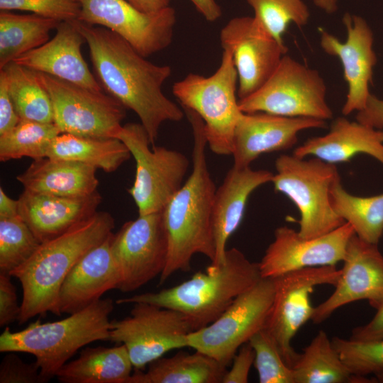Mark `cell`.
<instances>
[{
    "label": "cell",
    "mask_w": 383,
    "mask_h": 383,
    "mask_svg": "<svg viewBox=\"0 0 383 383\" xmlns=\"http://www.w3.org/2000/svg\"><path fill=\"white\" fill-rule=\"evenodd\" d=\"M78 24L101 84L111 96L137 114L150 144L155 145L161 125L166 121H179L184 116V110L162 91L163 84L171 75V67L147 60L126 40L106 28L79 20Z\"/></svg>",
    "instance_id": "6da1fadb"
},
{
    "label": "cell",
    "mask_w": 383,
    "mask_h": 383,
    "mask_svg": "<svg viewBox=\"0 0 383 383\" xmlns=\"http://www.w3.org/2000/svg\"><path fill=\"white\" fill-rule=\"evenodd\" d=\"M183 110L193 132V166L185 183L162 211L168 253L165 267L160 275V285L178 271H189L194 255L202 254L212 262L216 253L212 210L216 188L206 160L204 122L194 111L186 108Z\"/></svg>",
    "instance_id": "7a4b0ae2"
},
{
    "label": "cell",
    "mask_w": 383,
    "mask_h": 383,
    "mask_svg": "<svg viewBox=\"0 0 383 383\" xmlns=\"http://www.w3.org/2000/svg\"><path fill=\"white\" fill-rule=\"evenodd\" d=\"M115 222L105 211H96L61 235L40 243L30 258L10 274L18 279L23 299L20 325L37 315H59L60 289L73 267L111 233Z\"/></svg>",
    "instance_id": "3957f363"
},
{
    "label": "cell",
    "mask_w": 383,
    "mask_h": 383,
    "mask_svg": "<svg viewBox=\"0 0 383 383\" xmlns=\"http://www.w3.org/2000/svg\"><path fill=\"white\" fill-rule=\"evenodd\" d=\"M262 279L258 262L236 248L227 249L222 265H209L189 279L157 292L119 299L118 304L145 302L183 313L192 331L218 318L236 297Z\"/></svg>",
    "instance_id": "277c9868"
},
{
    "label": "cell",
    "mask_w": 383,
    "mask_h": 383,
    "mask_svg": "<svg viewBox=\"0 0 383 383\" xmlns=\"http://www.w3.org/2000/svg\"><path fill=\"white\" fill-rule=\"evenodd\" d=\"M113 309L111 299H100L60 321L41 323L38 319L17 332L6 327L0 335V352L33 355L43 382H48L80 348L109 340Z\"/></svg>",
    "instance_id": "5b68a950"
},
{
    "label": "cell",
    "mask_w": 383,
    "mask_h": 383,
    "mask_svg": "<svg viewBox=\"0 0 383 383\" xmlns=\"http://www.w3.org/2000/svg\"><path fill=\"white\" fill-rule=\"evenodd\" d=\"M237 89L238 74L227 49H223L221 64L212 75L189 73L172 86V93L182 108L194 111L202 119L207 145L217 155L233 153L234 131L242 113Z\"/></svg>",
    "instance_id": "8992f818"
},
{
    "label": "cell",
    "mask_w": 383,
    "mask_h": 383,
    "mask_svg": "<svg viewBox=\"0 0 383 383\" xmlns=\"http://www.w3.org/2000/svg\"><path fill=\"white\" fill-rule=\"evenodd\" d=\"M275 170L271 182L276 192L286 195L296 206L301 238L323 235L345 223L331 201V186L340 177L335 165L314 157L306 160L284 154L276 160Z\"/></svg>",
    "instance_id": "52a82bcc"
},
{
    "label": "cell",
    "mask_w": 383,
    "mask_h": 383,
    "mask_svg": "<svg viewBox=\"0 0 383 383\" xmlns=\"http://www.w3.org/2000/svg\"><path fill=\"white\" fill-rule=\"evenodd\" d=\"M326 85L320 73L286 54L256 91L238 99L244 113L264 112L287 117L327 121L333 111L326 101Z\"/></svg>",
    "instance_id": "ba28073f"
},
{
    "label": "cell",
    "mask_w": 383,
    "mask_h": 383,
    "mask_svg": "<svg viewBox=\"0 0 383 383\" xmlns=\"http://www.w3.org/2000/svg\"><path fill=\"white\" fill-rule=\"evenodd\" d=\"M116 138L126 145L135 161V180L128 192L139 215L162 211L183 184L189 160L177 150L155 145L150 148L141 123L123 125Z\"/></svg>",
    "instance_id": "9c48e42d"
},
{
    "label": "cell",
    "mask_w": 383,
    "mask_h": 383,
    "mask_svg": "<svg viewBox=\"0 0 383 383\" xmlns=\"http://www.w3.org/2000/svg\"><path fill=\"white\" fill-rule=\"evenodd\" d=\"M272 278L240 294L213 322L187 335L188 347L227 367L239 348L264 328L274 297Z\"/></svg>",
    "instance_id": "30bf717a"
},
{
    "label": "cell",
    "mask_w": 383,
    "mask_h": 383,
    "mask_svg": "<svg viewBox=\"0 0 383 383\" xmlns=\"http://www.w3.org/2000/svg\"><path fill=\"white\" fill-rule=\"evenodd\" d=\"M53 108L54 123L61 133L92 138H116L126 107L101 91L37 72Z\"/></svg>",
    "instance_id": "8fae6325"
},
{
    "label": "cell",
    "mask_w": 383,
    "mask_h": 383,
    "mask_svg": "<svg viewBox=\"0 0 383 383\" xmlns=\"http://www.w3.org/2000/svg\"><path fill=\"white\" fill-rule=\"evenodd\" d=\"M192 331L181 312L145 302L133 303L130 316L111 321L109 340L123 344L134 370L145 367L167 352L188 347Z\"/></svg>",
    "instance_id": "7c38bea8"
},
{
    "label": "cell",
    "mask_w": 383,
    "mask_h": 383,
    "mask_svg": "<svg viewBox=\"0 0 383 383\" xmlns=\"http://www.w3.org/2000/svg\"><path fill=\"white\" fill-rule=\"evenodd\" d=\"M340 270L335 265L301 269L273 279L274 297L264 329L274 340L286 363L293 367L299 353L292 345L299 329L311 319L310 294L318 285L335 286Z\"/></svg>",
    "instance_id": "4fadbf2b"
},
{
    "label": "cell",
    "mask_w": 383,
    "mask_h": 383,
    "mask_svg": "<svg viewBox=\"0 0 383 383\" xmlns=\"http://www.w3.org/2000/svg\"><path fill=\"white\" fill-rule=\"evenodd\" d=\"M111 252L121 275L118 289L133 292L163 272L168 242L162 211L139 215L113 235Z\"/></svg>",
    "instance_id": "5bb4252c"
},
{
    "label": "cell",
    "mask_w": 383,
    "mask_h": 383,
    "mask_svg": "<svg viewBox=\"0 0 383 383\" xmlns=\"http://www.w3.org/2000/svg\"><path fill=\"white\" fill-rule=\"evenodd\" d=\"M79 1L78 20L111 30L145 57L165 49L172 41L176 13L170 6L146 13L126 0Z\"/></svg>",
    "instance_id": "9a60e30c"
},
{
    "label": "cell",
    "mask_w": 383,
    "mask_h": 383,
    "mask_svg": "<svg viewBox=\"0 0 383 383\" xmlns=\"http://www.w3.org/2000/svg\"><path fill=\"white\" fill-rule=\"evenodd\" d=\"M220 42L233 56L238 99L260 89L288 51L285 43H279L254 16L231 19L220 32Z\"/></svg>",
    "instance_id": "2e32d148"
},
{
    "label": "cell",
    "mask_w": 383,
    "mask_h": 383,
    "mask_svg": "<svg viewBox=\"0 0 383 383\" xmlns=\"http://www.w3.org/2000/svg\"><path fill=\"white\" fill-rule=\"evenodd\" d=\"M355 234L352 226H342L323 235L301 238L298 231L284 226L276 228L274 240L259 264L262 278H274L307 267L335 265L343 260L348 243Z\"/></svg>",
    "instance_id": "e0dca14e"
},
{
    "label": "cell",
    "mask_w": 383,
    "mask_h": 383,
    "mask_svg": "<svg viewBox=\"0 0 383 383\" xmlns=\"http://www.w3.org/2000/svg\"><path fill=\"white\" fill-rule=\"evenodd\" d=\"M343 23L347 33L345 41H340L323 28L318 31L322 50L327 55L338 57L341 62L348 88L342 113L348 116L366 106L371 94L369 88L377 57L373 48V33L367 21L361 16L345 13Z\"/></svg>",
    "instance_id": "ac0fdd59"
},
{
    "label": "cell",
    "mask_w": 383,
    "mask_h": 383,
    "mask_svg": "<svg viewBox=\"0 0 383 383\" xmlns=\"http://www.w3.org/2000/svg\"><path fill=\"white\" fill-rule=\"evenodd\" d=\"M335 289L314 308L311 321L319 324L338 309L360 300L370 302L383 294V255L376 244L354 234L350 239Z\"/></svg>",
    "instance_id": "d6986e66"
},
{
    "label": "cell",
    "mask_w": 383,
    "mask_h": 383,
    "mask_svg": "<svg viewBox=\"0 0 383 383\" xmlns=\"http://www.w3.org/2000/svg\"><path fill=\"white\" fill-rule=\"evenodd\" d=\"M326 127V121L312 118L242 112L234 131L233 166L250 167L262 154L293 147L299 132Z\"/></svg>",
    "instance_id": "ffe728a7"
},
{
    "label": "cell",
    "mask_w": 383,
    "mask_h": 383,
    "mask_svg": "<svg viewBox=\"0 0 383 383\" xmlns=\"http://www.w3.org/2000/svg\"><path fill=\"white\" fill-rule=\"evenodd\" d=\"M84 43L86 40L80 31L78 19L61 21L51 40L13 62L90 89L101 91L82 56L81 47Z\"/></svg>",
    "instance_id": "44dd1931"
},
{
    "label": "cell",
    "mask_w": 383,
    "mask_h": 383,
    "mask_svg": "<svg viewBox=\"0 0 383 383\" xmlns=\"http://www.w3.org/2000/svg\"><path fill=\"white\" fill-rule=\"evenodd\" d=\"M112 233L73 267L60 289L59 315L78 312L117 289L121 275L111 252Z\"/></svg>",
    "instance_id": "7402d4cb"
},
{
    "label": "cell",
    "mask_w": 383,
    "mask_h": 383,
    "mask_svg": "<svg viewBox=\"0 0 383 383\" xmlns=\"http://www.w3.org/2000/svg\"><path fill=\"white\" fill-rule=\"evenodd\" d=\"M273 173L250 167L233 166L221 186L216 189L212 227L215 245V258L211 266L223 264L228 238L239 227L250 194L260 186L271 182Z\"/></svg>",
    "instance_id": "603a6c76"
},
{
    "label": "cell",
    "mask_w": 383,
    "mask_h": 383,
    "mask_svg": "<svg viewBox=\"0 0 383 383\" xmlns=\"http://www.w3.org/2000/svg\"><path fill=\"white\" fill-rule=\"evenodd\" d=\"M18 200L20 216L42 243L95 213L101 196L98 192L70 198L23 190Z\"/></svg>",
    "instance_id": "cb8c5ba5"
},
{
    "label": "cell",
    "mask_w": 383,
    "mask_h": 383,
    "mask_svg": "<svg viewBox=\"0 0 383 383\" xmlns=\"http://www.w3.org/2000/svg\"><path fill=\"white\" fill-rule=\"evenodd\" d=\"M358 154L370 155L383 165V130L345 117L336 118L328 133L308 139L293 152L301 158L311 156L334 165Z\"/></svg>",
    "instance_id": "d4e9b609"
},
{
    "label": "cell",
    "mask_w": 383,
    "mask_h": 383,
    "mask_svg": "<svg viewBox=\"0 0 383 383\" xmlns=\"http://www.w3.org/2000/svg\"><path fill=\"white\" fill-rule=\"evenodd\" d=\"M96 170L82 162L45 157L33 160L16 179L28 192L82 198L98 192Z\"/></svg>",
    "instance_id": "484cf974"
},
{
    "label": "cell",
    "mask_w": 383,
    "mask_h": 383,
    "mask_svg": "<svg viewBox=\"0 0 383 383\" xmlns=\"http://www.w3.org/2000/svg\"><path fill=\"white\" fill-rule=\"evenodd\" d=\"M133 365L123 344L86 347L57 373L62 383H127Z\"/></svg>",
    "instance_id": "4316f807"
},
{
    "label": "cell",
    "mask_w": 383,
    "mask_h": 383,
    "mask_svg": "<svg viewBox=\"0 0 383 383\" xmlns=\"http://www.w3.org/2000/svg\"><path fill=\"white\" fill-rule=\"evenodd\" d=\"M226 370L204 353L180 352L155 360L145 372L134 370L127 383H221Z\"/></svg>",
    "instance_id": "83f0119b"
},
{
    "label": "cell",
    "mask_w": 383,
    "mask_h": 383,
    "mask_svg": "<svg viewBox=\"0 0 383 383\" xmlns=\"http://www.w3.org/2000/svg\"><path fill=\"white\" fill-rule=\"evenodd\" d=\"M131 154L116 138H92L61 133L50 144L47 157L82 162L106 172L116 171Z\"/></svg>",
    "instance_id": "f1b7e54d"
},
{
    "label": "cell",
    "mask_w": 383,
    "mask_h": 383,
    "mask_svg": "<svg viewBox=\"0 0 383 383\" xmlns=\"http://www.w3.org/2000/svg\"><path fill=\"white\" fill-rule=\"evenodd\" d=\"M292 369L294 383H368L375 380L353 374L323 331H319L299 354Z\"/></svg>",
    "instance_id": "f546056e"
},
{
    "label": "cell",
    "mask_w": 383,
    "mask_h": 383,
    "mask_svg": "<svg viewBox=\"0 0 383 383\" xmlns=\"http://www.w3.org/2000/svg\"><path fill=\"white\" fill-rule=\"evenodd\" d=\"M60 21L32 14L0 13V70L50 40Z\"/></svg>",
    "instance_id": "4dcf8cb0"
},
{
    "label": "cell",
    "mask_w": 383,
    "mask_h": 383,
    "mask_svg": "<svg viewBox=\"0 0 383 383\" xmlns=\"http://www.w3.org/2000/svg\"><path fill=\"white\" fill-rule=\"evenodd\" d=\"M330 193L335 212L352 226L355 234L378 245L383 235V193L371 196L351 194L343 188L340 177L332 184Z\"/></svg>",
    "instance_id": "1f68e13d"
},
{
    "label": "cell",
    "mask_w": 383,
    "mask_h": 383,
    "mask_svg": "<svg viewBox=\"0 0 383 383\" xmlns=\"http://www.w3.org/2000/svg\"><path fill=\"white\" fill-rule=\"evenodd\" d=\"M1 70L6 74L9 91L21 120L54 123L52 101L38 72L13 62Z\"/></svg>",
    "instance_id": "d6a6232c"
},
{
    "label": "cell",
    "mask_w": 383,
    "mask_h": 383,
    "mask_svg": "<svg viewBox=\"0 0 383 383\" xmlns=\"http://www.w3.org/2000/svg\"><path fill=\"white\" fill-rule=\"evenodd\" d=\"M60 133L54 123L21 120L11 131L0 135V161L45 157L50 144Z\"/></svg>",
    "instance_id": "836d02e7"
},
{
    "label": "cell",
    "mask_w": 383,
    "mask_h": 383,
    "mask_svg": "<svg viewBox=\"0 0 383 383\" xmlns=\"http://www.w3.org/2000/svg\"><path fill=\"white\" fill-rule=\"evenodd\" d=\"M40 243L20 216L0 218V272L10 274L30 258Z\"/></svg>",
    "instance_id": "e575fe53"
},
{
    "label": "cell",
    "mask_w": 383,
    "mask_h": 383,
    "mask_svg": "<svg viewBox=\"0 0 383 383\" xmlns=\"http://www.w3.org/2000/svg\"><path fill=\"white\" fill-rule=\"evenodd\" d=\"M252 8L254 17L280 43L284 35L294 23L302 28L307 25L310 12L303 0H246Z\"/></svg>",
    "instance_id": "d590c367"
},
{
    "label": "cell",
    "mask_w": 383,
    "mask_h": 383,
    "mask_svg": "<svg viewBox=\"0 0 383 383\" xmlns=\"http://www.w3.org/2000/svg\"><path fill=\"white\" fill-rule=\"evenodd\" d=\"M331 340L353 374L366 377L383 370V339L356 340L334 337Z\"/></svg>",
    "instance_id": "8d00e7d4"
},
{
    "label": "cell",
    "mask_w": 383,
    "mask_h": 383,
    "mask_svg": "<svg viewBox=\"0 0 383 383\" xmlns=\"http://www.w3.org/2000/svg\"><path fill=\"white\" fill-rule=\"evenodd\" d=\"M260 383H294L293 369L283 359L273 338L262 328L249 340Z\"/></svg>",
    "instance_id": "74e56055"
},
{
    "label": "cell",
    "mask_w": 383,
    "mask_h": 383,
    "mask_svg": "<svg viewBox=\"0 0 383 383\" xmlns=\"http://www.w3.org/2000/svg\"><path fill=\"white\" fill-rule=\"evenodd\" d=\"M1 11L21 10L59 21L78 19L79 0H0Z\"/></svg>",
    "instance_id": "f35d334b"
},
{
    "label": "cell",
    "mask_w": 383,
    "mask_h": 383,
    "mask_svg": "<svg viewBox=\"0 0 383 383\" xmlns=\"http://www.w3.org/2000/svg\"><path fill=\"white\" fill-rule=\"evenodd\" d=\"M0 383H44L36 362L26 363L9 352L0 364Z\"/></svg>",
    "instance_id": "ab89813d"
},
{
    "label": "cell",
    "mask_w": 383,
    "mask_h": 383,
    "mask_svg": "<svg viewBox=\"0 0 383 383\" xmlns=\"http://www.w3.org/2000/svg\"><path fill=\"white\" fill-rule=\"evenodd\" d=\"M12 276L0 272V326H6L18 319L21 305L18 306L16 287Z\"/></svg>",
    "instance_id": "60d3db41"
},
{
    "label": "cell",
    "mask_w": 383,
    "mask_h": 383,
    "mask_svg": "<svg viewBox=\"0 0 383 383\" xmlns=\"http://www.w3.org/2000/svg\"><path fill=\"white\" fill-rule=\"evenodd\" d=\"M255 351L249 342L243 344L233 358L230 370H226L221 383H247L254 364Z\"/></svg>",
    "instance_id": "b9f144b4"
},
{
    "label": "cell",
    "mask_w": 383,
    "mask_h": 383,
    "mask_svg": "<svg viewBox=\"0 0 383 383\" xmlns=\"http://www.w3.org/2000/svg\"><path fill=\"white\" fill-rule=\"evenodd\" d=\"M369 304L376 309L375 315L367 323L353 329L350 338L356 340L383 339V294Z\"/></svg>",
    "instance_id": "7bdbcfd3"
},
{
    "label": "cell",
    "mask_w": 383,
    "mask_h": 383,
    "mask_svg": "<svg viewBox=\"0 0 383 383\" xmlns=\"http://www.w3.org/2000/svg\"><path fill=\"white\" fill-rule=\"evenodd\" d=\"M11 97L4 72L0 70V135L11 131L20 122Z\"/></svg>",
    "instance_id": "ee69618b"
},
{
    "label": "cell",
    "mask_w": 383,
    "mask_h": 383,
    "mask_svg": "<svg viewBox=\"0 0 383 383\" xmlns=\"http://www.w3.org/2000/svg\"><path fill=\"white\" fill-rule=\"evenodd\" d=\"M355 119L372 128L383 130V99L370 94L365 107L357 112Z\"/></svg>",
    "instance_id": "f6af8a7d"
},
{
    "label": "cell",
    "mask_w": 383,
    "mask_h": 383,
    "mask_svg": "<svg viewBox=\"0 0 383 383\" xmlns=\"http://www.w3.org/2000/svg\"><path fill=\"white\" fill-rule=\"evenodd\" d=\"M196 10L210 22L218 20L222 14L221 9L216 0H190Z\"/></svg>",
    "instance_id": "bcb514c9"
},
{
    "label": "cell",
    "mask_w": 383,
    "mask_h": 383,
    "mask_svg": "<svg viewBox=\"0 0 383 383\" xmlns=\"http://www.w3.org/2000/svg\"><path fill=\"white\" fill-rule=\"evenodd\" d=\"M19 205L18 200H14L9 197L0 187V218H13L18 216Z\"/></svg>",
    "instance_id": "7dc6e473"
},
{
    "label": "cell",
    "mask_w": 383,
    "mask_h": 383,
    "mask_svg": "<svg viewBox=\"0 0 383 383\" xmlns=\"http://www.w3.org/2000/svg\"><path fill=\"white\" fill-rule=\"evenodd\" d=\"M138 9L146 12L152 13L167 8L170 0H127Z\"/></svg>",
    "instance_id": "c3c4849f"
},
{
    "label": "cell",
    "mask_w": 383,
    "mask_h": 383,
    "mask_svg": "<svg viewBox=\"0 0 383 383\" xmlns=\"http://www.w3.org/2000/svg\"><path fill=\"white\" fill-rule=\"evenodd\" d=\"M338 0H313L314 5L328 14L335 13L338 9Z\"/></svg>",
    "instance_id": "681fc988"
},
{
    "label": "cell",
    "mask_w": 383,
    "mask_h": 383,
    "mask_svg": "<svg viewBox=\"0 0 383 383\" xmlns=\"http://www.w3.org/2000/svg\"><path fill=\"white\" fill-rule=\"evenodd\" d=\"M374 375L376 382L383 383V370L376 372Z\"/></svg>",
    "instance_id": "f907efd6"
}]
</instances>
